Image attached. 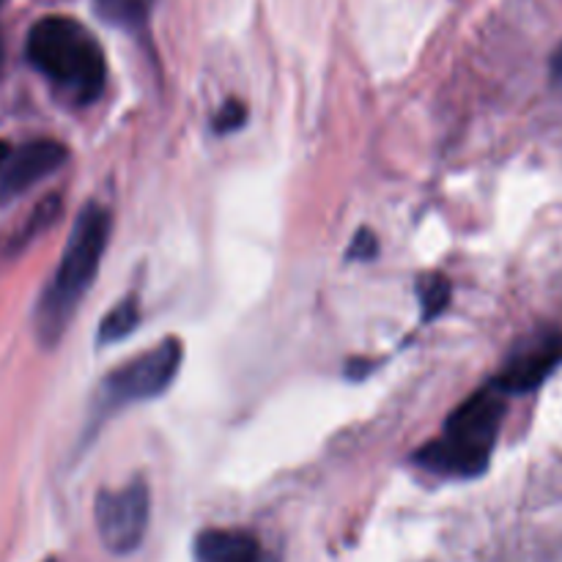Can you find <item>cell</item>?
Returning <instances> with one entry per match:
<instances>
[{"label":"cell","instance_id":"cell-1","mask_svg":"<svg viewBox=\"0 0 562 562\" xmlns=\"http://www.w3.org/2000/svg\"><path fill=\"white\" fill-rule=\"evenodd\" d=\"M110 241V212L102 203H88L80 209L71 234L66 239L64 256L49 278L47 289L38 296L36 313H33V329L38 344L53 349L64 333L69 329L82 296L91 291L97 280L102 256Z\"/></svg>","mask_w":562,"mask_h":562},{"label":"cell","instance_id":"cell-2","mask_svg":"<svg viewBox=\"0 0 562 562\" xmlns=\"http://www.w3.org/2000/svg\"><path fill=\"white\" fill-rule=\"evenodd\" d=\"M27 64L71 104H91L108 82L102 44L71 16H42L25 42Z\"/></svg>","mask_w":562,"mask_h":562},{"label":"cell","instance_id":"cell-3","mask_svg":"<svg viewBox=\"0 0 562 562\" xmlns=\"http://www.w3.org/2000/svg\"><path fill=\"white\" fill-rule=\"evenodd\" d=\"M505 417V393L494 384L477 390L445 423L442 434L423 445L412 461L434 475L477 477L486 472Z\"/></svg>","mask_w":562,"mask_h":562},{"label":"cell","instance_id":"cell-4","mask_svg":"<svg viewBox=\"0 0 562 562\" xmlns=\"http://www.w3.org/2000/svg\"><path fill=\"white\" fill-rule=\"evenodd\" d=\"M184 349L179 338L159 340L154 349L121 362L113 373L102 379L97 393V415L104 417L124 406L159 398L179 376Z\"/></svg>","mask_w":562,"mask_h":562},{"label":"cell","instance_id":"cell-5","mask_svg":"<svg viewBox=\"0 0 562 562\" xmlns=\"http://www.w3.org/2000/svg\"><path fill=\"white\" fill-rule=\"evenodd\" d=\"M148 516H151V497L140 477L124 483L121 488H102L93 503L99 541L115 558H126L140 549L148 530Z\"/></svg>","mask_w":562,"mask_h":562},{"label":"cell","instance_id":"cell-6","mask_svg":"<svg viewBox=\"0 0 562 562\" xmlns=\"http://www.w3.org/2000/svg\"><path fill=\"white\" fill-rule=\"evenodd\" d=\"M69 159L64 143L49 140H31L20 148H9V154L0 162V203L14 201L16 195L36 187L38 181L53 176L60 165Z\"/></svg>","mask_w":562,"mask_h":562},{"label":"cell","instance_id":"cell-7","mask_svg":"<svg viewBox=\"0 0 562 562\" xmlns=\"http://www.w3.org/2000/svg\"><path fill=\"white\" fill-rule=\"evenodd\" d=\"M562 362V335H541L510 355L494 387L499 393H530L547 382L549 373Z\"/></svg>","mask_w":562,"mask_h":562},{"label":"cell","instance_id":"cell-8","mask_svg":"<svg viewBox=\"0 0 562 562\" xmlns=\"http://www.w3.org/2000/svg\"><path fill=\"white\" fill-rule=\"evenodd\" d=\"M198 562H263L261 543L245 530H203L195 541Z\"/></svg>","mask_w":562,"mask_h":562},{"label":"cell","instance_id":"cell-9","mask_svg":"<svg viewBox=\"0 0 562 562\" xmlns=\"http://www.w3.org/2000/svg\"><path fill=\"white\" fill-rule=\"evenodd\" d=\"M137 324H140V305H137L135 296H126V300H121L119 305L102 318L97 333V344L99 346L119 344V340H124L126 335L135 333Z\"/></svg>","mask_w":562,"mask_h":562},{"label":"cell","instance_id":"cell-10","mask_svg":"<svg viewBox=\"0 0 562 562\" xmlns=\"http://www.w3.org/2000/svg\"><path fill=\"white\" fill-rule=\"evenodd\" d=\"M154 0H97V11L119 27H140L151 14Z\"/></svg>","mask_w":562,"mask_h":562},{"label":"cell","instance_id":"cell-11","mask_svg":"<svg viewBox=\"0 0 562 562\" xmlns=\"http://www.w3.org/2000/svg\"><path fill=\"white\" fill-rule=\"evenodd\" d=\"M450 294H453V289H450L448 278H442V274H428V278H423L420 285H417L423 322H431V318L442 316L445 307L450 305Z\"/></svg>","mask_w":562,"mask_h":562},{"label":"cell","instance_id":"cell-12","mask_svg":"<svg viewBox=\"0 0 562 562\" xmlns=\"http://www.w3.org/2000/svg\"><path fill=\"white\" fill-rule=\"evenodd\" d=\"M58 214H60V198L58 195L44 198V201L38 203L36 209H33L31 220H27V223L22 225V228L16 231L14 236H11V247H14V250L25 247L27 241L36 239V236L42 234L44 228H49V225H53L55 220H58Z\"/></svg>","mask_w":562,"mask_h":562},{"label":"cell","instance_id":"cell-13","mask_svg":"<svg viewBox=\"0 0 562 562\" xmlns=\"http://www.w3.org/2000/svg\"><path fill=\"white\" fill-rule=\"evenodd\" d=\"M245 121H247L245 104L236 102V99H228V102L217 110V115H214L212 130L217 132V135H228V132L241 130V126H245Z\"/></svg>","mask_w":562,"mask_h":562},{"label":"cell","instance_id":"cell-14","mask_svg":"<svg viewBox=\"0 0 562 562\" xmlns=\"http://www.w3.org/2000/svg\"><path fill=\"white\" fill-rule=\"evenodd\" d=\"M379 252V241H376V234L368 228H362L360 234L355 236V241H351V247L346 250V258L349 261H373Z\"/></svg>","mask_w":562,"mask_h":562},{"label":"cell","instance_id":"cell-15","mask_svg":"<svg viewBox=\"0 0 562 562\" xmlns=\"http://www.w3.org/2000/svg\"><path fill=\"white\" fill-rule=\"evenodd\" d=\"M552 75H554V80H558L562 86V44H560L558 53H554V58H552Z\"/></svg>","mask_w":562,"mask_h":562},{"label":"cell","instance_id":"cell-16","mask_svg":"<svg viewBox=\"0 0 562 562\" xmlns=\"http://www.w3.org/2000/svg\"><path fill=\"white\" fill-rule=\"evenodd\" d=\"M9 143H3V140H0V162H3V157H5V154H9Z\"/></svg>","mask_w":562,"mask_h":562},{"label":"cell","instance_id":"cell-17","mask_svg":"<svg viewBox=\"0 0 562 562\" xmlns=\"http://www.w3.org/2000/svg\"><path fill=\"white\" fill-rule=\"evenodd\" d=\"M0 60H3V44H0Z\"/></svg>","mask_w":562,"mask_h":562},{"label":"cell","instance_id":"cell-18","mask_svg":"<svg viewBox=\"0 0 562 562\" xmlns=\"http://www.w3.org/2000/svg\"><path fill=\"white\" fill-rule=\"evenodd\" d=\"M263 562H274V560H263Z\"/></svg>","mask_w":562,"mask_h":562},{"label":"cell","instance_id":"cell-19","mask_svg":"<svg viewBox=\"0 0 562 562\" xmlns=\"http://www.w3.org/2000/svg\"><path fill=\"white\" fill-rule=\"evenodd\" d=\"M0 3H3V0H0Z\"/></svg>","mask_w":562,"mask_h":562}]
</instances>
